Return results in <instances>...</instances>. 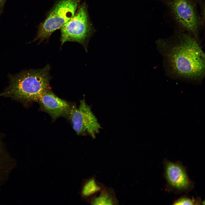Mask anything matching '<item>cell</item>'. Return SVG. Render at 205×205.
<instances>
[{
    "mask_svg": "<svg viewBox=\"0 0 205 205\" xmlns=\"http://www.w3.org/2000/svg\"><path fill=\"white\" fill-rule=\"evenodd\" d=\"M155 43L163 58L166 72L171 77L189 81L203 79L205 54L198 39L183 33L171 39H159Z\"/></svg>",
    "mask_w": 205,
    "mask_h": 205,
    "instance_id": "6da1fadb",
    "label": "cell"
},
{
    "mask_svg": "<svg viewBox=\"0 0 205 205\" xmlns=\"http://www.w3.org/2000/svg\"><path fill=\"white\" fill-rule=\"evenodd\" d=\"M50 67L26 71L11 77L9 86L0 95L23 103L38 102L44 94L50 90Z\"/></svg>",
    "mask_w": 205,
    "mask_h": 205,
    "instance_id": "7a4b0ae2",
    "label": "cell"
},
{
    "mask_svg": "<svg viewBox=\"0 0 205 205\" xmlns=\"http://www.w3.org/2000/svg\"><path fill=\"white\" fill-rule=\"evenodd\" d=\"M80 2V0H59L40 25L34 41L39 40L41 42L48 39L73 16Z\"/></svg>",
    "mask_w": 205,
    "mask_h": 205,
    "instance_id": "3957f363",
    "label": "cell"
},
{
    "mask_svg": "<svg viewBox=\"0 0 205 205\" xmlns=\"http://www.w3.org/2000/svg\"><path fill=\"white\" fill-rule=\"evenodd\" d=\"M61 45L67 41L77 42L82 45L87 52L93 31L86 5L78 7L73 16L61 27Z\"/></svg>",
    "mask_w": 205,
    "mask_h": 205,
    "instance_id": "277c9868",
    "label": "cell"
},
{
    "mask_svg": "<svg viewBox=\"0 0 205 205\" xmlns=\"http://www.w3.org/2000/svg\"><path fill=\"white\" fill-rule=\"evenodd\" d=\"M68 118L71 121L73 130L78 135L88 134L95 138L102 128L85 99L80 101L78 108L72 105Z\"/></svg>",
    "mask_w": 205,
    "mask_h": 205,
    "instance_id": "5b68a950",
    "label": "cell"
},
{
    "mask_svg": "<svg viewBox=\"0 0 205 205\" xmlns=\"http://www.w3.org/2000/svg\"><path fill=\"white\" fill-rule=\"evenodd\" d=\"M164 175L166 189L176 194L188 193L193 189L194 183L190 179L185 167L180 161L173 162L165 159Z\"/></svg>",
    "mask_w": 205,
    "mask_h": 205,
    "instance_id": "8992f818",
    "label": "cell"
},
{
    "mask_svg": "<svg viewBox=\"0 0 205 205\" xmlns=\"http://www.w3.org/2000/svg\"><path fill=\"white\" fill-rule=\"evenodd\" d=\"M167 2L182 26L198 39L197 20L192 5L187 0H171Z\"/></svg>",
    "mask_w": 205,
    "mask_h": 205,
    "instance_id": "52a82bcc",
    "label": "cell"
},
{
    "mask_svg": "<svg viewBox=\"0 0 205 205\" xmlns=\"http://www.w3.org/2000/svg\"><path fill=\"white\" fill-rule=\"evenodd\" d=\"M38 102L41 109L54 120L62 116L68 117L72 106L57 97L50 90L42 96Z\"/></svg>",
    "mask_w": 205,
    "mask_h": 205,
    "instance_id": "ba28073f",
    "label": "cell"
},
{
    "mask_svg": "<svg viewBox=\"0 0 205 205\" xmlns=\"http://www.w3.org/2000/svg\"><path fill=\"white\" fill-rule=\"evenodd\" d=\"M98 196L93 197L90 202L93 204L114 205L117 204L118 202L114 192L112 189L104 186L98 193Z\"/></svg>",
    "mask_w": 205,
    "mask_h": 205,
    "instance_id": "9c48e42d",
    "label": "cell"
},
{
    "mask_svg": "<svg viewBox=\"0 0 205 205\" xmlns=\"http://www.w3.org/2000/svg\"><path fill=\"white\" fill-rule=\"evenodd\" d=\"M11 167V160L0 140V185L7 178Z\"/></svg>",
    "mask_w": 205,
    "mask_h": 205,
    "instance_id": "30bf717a",
    "label": "cell"
},
{
    "mask_svg": "<svg viewBox=\"0 0 205 205\" xmlns=\"http://www.w3.org/2000/svg\"><path fill=\"white\" fill-rule=\"evenodd\" d=\"M104 186L95 178H91L84 183L81 189L82 195L85 198L91 197L100 192Z\"/></svg>",
    "mask_w": 205,
    "mask_h": 205,
    "instance_id": "8fae6325",
    "label": "cell"
},
{
    "mask_svg": "<svg viewBox=\"0 0 205 205\" xmlns=\"http://www.w3.org/2000/svg\"><path fill=\"white\" fill-rule=\"evenodd\" d=\"M202 203L200 198L191 199L186 196H182L174 201L173 205H200Z\"/></svg>",
    "mask_w": 205,
    "mask_h": 205,
    "instance_id": "7c38bea8",
    "label": "cell"
},
{
    "mask_svg": "<svg viewBox=\"0 0 205 205\" xmlns=\"http://www.w3.org/2000/svg\"><path fill=\"white\" fill-rule=\"evenodd\" d=\"M7 0H0V16L2 13L5 3Z\"/></svg>",
    "mask_w": 205,
    "mask_h": 205,
    "instance_id": "4fadbf2b",
    "label": "cell"
}]
</instances>
